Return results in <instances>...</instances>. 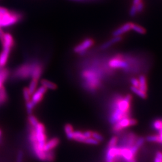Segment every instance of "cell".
Returning a JSON list of instances; mask_svg holds the SVG:
<instances>
[{"label": "cell", "instance_id": "obj_36", "mask_svg": "<svg viewBox=\"0 0 162 162\" xmlns=\"http://www.w3.org/2000/svg\"><path fill=\"white\" fill-rule=\"evenodd\" d=\"M137 14H138V12H137V9H136V6L132 4L129 10V15L131 17H134Z\"/></svg>", "mask_w": 162, "mask_h": 162}, {"label": "cell", "instance_id": "obj_26", "mask_svg": "<svg viewBox=\"0 0 162 162\" xmlns=\"http://www.w3.org/2000/svg\"><path fill=\"white\" fill-rule=\"evenodd\" d=\"M28 119L31 127H32L33 128H35L37 126V124L39 123V121H38L37 118L35 116H34L31 114L29 115Z\"/></svg>", "mask_w": 162, "mask_h": 162}, {"label": "cell", "instance_id": "obj_44", "mask_svg": "<svg viewBox=\"0 0 162 162\" xmlns=\"http://www.w3.org/2000/svg\"><path fill=\"white\" fill-rule=\"evenodd\" d=\"M159 136H160V139L162 141V130L160 131H159Z\"/></svg>", "mask_w": 162, "mask_h": 162}, {"label": "cell", "instance_id": "obj_28", "mask_svg": "<svg viewBox=\"0 0 162 162\" xmlns=\"http://www.w3.org/2000/svg\"><path fill=\"white\" fill-rule=\"evenodd\" d=\"M118 138L117 136H114L111 138V139L109 141L108 148L115 147L117 146L118 143Z\"/></svg>", "mask_w": 162, "mask_h": 162}, {"label": "cell", "instance_id": "obj_17", "mask_svg": "<svg viewBox=\"0 0 162 162\" xmlns=\"http://www.w3.org/2000/svg\"><path fill=\"white\" fill-rule=\"evenodd\" d=\"M64 132L66 133L67 138L69 140H72L74 132V129L73 126L70 124H67L64 125Z\"/></svg>", "mask_w": 162, "mask_h": 162}, {"label": "cell", "instance_id": "obj_11", "mask_svg": "<svg viewBox=\"0 0 162 162\" xmlns=\"http://www.w3.org/2000/svg\"><path fill=\"white\" fill-rule=\"evenodd\" d=\"M123 40V37L122 36H116V37H113L111 39H109V40L105 42L104 43H103L102 44L99 49L100 50H105L106 49L109 48L112 46L114 45V44H117L119 42H121Z\"/></svg>", "mask_w": 162, "mask_h": 162}, {"label": "cell", "instance_id": "obj_19", "mask_svg": "<svg viewBox=\"0 0 162 162\" xmlns=\"http://www.w3.org/2000/svg\"><path fill=\"white\" fill-rule=\"evenodd\" d=\"M145 140L151 143L162 144V141L159 134H151L147 136Z\"/></svg>", "mask_w": 162, "mask_h": 162}, {"label": "cell", "instance_id": "obj_23", "mask_svg": "<svg viewBox=\"0 0 162 162\" xmlns=\"http://www.w3.org/2000/svg\"><path fill=\"white\" fill-rule=\"evenodd\" d=\"M9 73V71L4 67H3L0 69V80L3 84L7 80Z\"/></svg>", "mask_w": 162, "mask_h": 162}, {"label": "cell", "instance_id": "obj_8", "mask_svg": "<svg viewBox=\"0 0 162 162\" xmlns=\"http://www.w3.org/2000/svg\"><path fill=\"white\" fill-rule=\"evenodd\" d=\"M34 129L38 145L43 150L44 145L46 142V135L45 133L44 125L42 123H39Z\"/></svg>", "mask_w": 162, "mask_h": 162}, {"label": "cell", "instance_id": "obj_32", "mask_svg": "<svg viewBox=\"0 0 162 162\" xmlns=\"http://www.w3.org/2000/svg\"><path fill=\"white\" fill-rule=\"evenodd\" d=\"M92 138H93L94 139H95L96 140H97L99 143L100 142H102L104 138H103V136L100 134L99 133L96 132H93L92 133Z\"/></svg>", "mask_w": 162, "mask_h": 162}, {"label": "cell", "instance_id": "obj_27", "mask_svg": "<svg viewBox=\"0 0 162 162\" xmlns=\"http://www.w3.org/2000/svg\"><path fill=\"white\" fill-rule=\"evenodd\" d=\"M7 100V93L6 89L3 87L0 89V105L3 103L6 102Z\"/></svg>", "mask_w": 162, "mask_h": 162}, {"label": "cell", "instance_id": "obj_37", "mask_svg": "<svg viewBox=\"0 0 162 162\" xmlns=\"http://www.w3.org/2000/svg\"><path fill=\"white\" fill-rule=\"evenodd\" d=\"M130 83L132 84V86L134 87H136V88H139V80L136 78H132L130 79Z\"/></svg>", "mask_w": 162, "mask_h": 162}, {"label": "cell", "instance_id": "obj_31", "mask_svg": "<svg viewBox=\"0 0 162 162\" xmlns=\"http://www.w3.org/2000/svg\"><path fill=\"white\" fill-rule=\"evenodd\" d=\"M35 105L34 104V103H33L31 101L26 102V108H27V111L29 115H31L33 112V111L34 109V108H35Z\"/></svg>", "mask_w": 162, "mask_h": 162}, {"label": "cell", "instance_id": "obj_14", "mask_svg": "<svg viewBox=\"0 0 162 162\" xmlns=\"http://www.w3.org/2000/svg\"><path fill=\"white\" fill-rule=\"evenodd\" d=\"M43 66L42 63L40 62H38L37 64L34 68V70L33 72V73L31 75L32 79L36 80V81H39V79L41 76V75L43 73Z\"/></svg>", "mask_w": 162, "mask_h": 162}, {"label": "cell", "instance_id": "obj_13", "mask_svg": "<svg viewBox=\"0 0 162 162\" xmlns=\"http://www.w3.org/2000/svg\"><path fill=\"white\" fill-rule=\"evenodd\" d=\"M59 139L58 138H53L50 140L46 141L43 148V151L45 152L52 151L59 145Z\"/></svg>", "mask_w": 162, "mask_h": 162}, {"label": "cell", "instance_id": "obj_24", "mask_svg": "<svg viewBox=\"0 0 162 162\" xmlns=\"http://www.w3.org/2000/svg\"><path fill=\"white\" fill-rule=\"evenodd\" d=\"M132 30H133L135 32H136L137 33L140 34H142V35L145 34L146 33V30L144 27H141V26L138 25V24L134 23H132Z\"/></svg>", "mask_w": 162, "mask_h": 162}, {"label": "cell", "instance_id": "obj_30", "mask_svg": "<svg viewBox=\"0 0 162 162\" xmlns=\"http://www.w3.org/2000/svg\"><path fill=\"white\" fill-rule=\"evenodd\" d=\"M55 159V154L52 151L46 152V160L45 162H52Z\"/></svg>", "mask_w": 162, "mask_h": 162}, {"label": "cell", "instance_id": "obj_35", "mask_svg": "<svg viewBox=\"0 0 162 162\" xmlns=\"http://www.w3.org/2000/svg\"><path fill=\"white\" fill-rule=\"evenodd\" d=\"M154 162H162V151H157L155 153Z\"/></svg>", "mask_w": 162, "mask_h": 162}, {"label": "cell", "instance_id": "obj_12", "mask_svg": "<svg viewBox=\"0 0 162 162\" xmlns=\"http://www.w3.org/2000/svg\"><path fill=\"white\" fill-rule=\"evenodd\" d=\"M3 48L12 49L15 45V41L13 36L9 33H4L3 40L1 42Z\"/></svg>", "mask_w": 162, "mask_h": 162}, {"label": "cell", "instance_id": "obj_9", "mask_svg": "<svg viewBox=\"0 0 162 162\" xmlns=\"http://www.w3.org/2000/svg\"><path fill=\"white\" fill-rule=\"evenodd\" d=\"M46 91L47 89L44 88V87H40L39 88L37 89L36 91L32 94L31 101L34 103L35 106H36L37 104L42 101Z\"/></svg>", "mask_w": 162, "mask_h": 162}, {"label": "cell", "instance_id": "obj_40", "mask_svg": "<svg viewBox=\"0 0 162 162\" xmlns=\"http://www.w3.org/2000/svg\"><path fill=\"white\" fill-rule=\"evenodd\" d=\"M92 133H93V132H91V131H90V130L85 131V132H83L84 136H85V138L86 139L92 137Z\"/></svg>", "mask_w": 162, "mask_h": 162}, {"label": "cell", "instance_id": "obj_15", "mask_svg": "<svg viewBox=\"0 0 162 162\" xmlns=\"http://www.w3.org/2000/svg\"><path fill=\"white\" fill-rule=\"evenodd\" d=\"M12 49L3 48V51L0 53V67L3 68L7 64L9 55Z\"/></svg>", "mask_w": 162, "mask_h": 162}, {"label": "cell", "instance_id": "obj_33", "mask_svg": "<svg viewBox=\"0 0 162 162\" xmlns=\"http://www.w3.org/2000/svg\"><path fill=\"white\" fill-rule=\"evenodd\" d=\"M84 143H85L87 144H89V145H97L99 144V142L97 140H96L95 139H94L92 137L87 138L84 141Z\"/></svg>", "mask_w": 162, "mask_h": 162}, {"label": "cell", "instance_id": "obj_21", "mask_svg": "<svg viewBox=\"0 0 162 162\" xmlns=\"http://www.w3.org/2000/svg\"><path fill=\"white\" fill-rule=\"evenodd\" d=\"M130 89H131V90H132L133 93H134L137 96H139L141 99H145L147 98V93H145V92L142 91L139 88H136V87H134L131 86Z\"/></svg>", "mask_w": 162, "mask_h": 162}, {"label": "cell", "instance_id": "obj_25", "mask_svg": "<svg viewBox=\"0 0 162 162\" xmlns=\"http://www.w3.org/2000/svg\"><path fill=\"white\" fill-rule=\"evenodd\" d=\"M38 81L34 80V79H31V81L30 82V85H29V87L28 88L29 89L30 93L31 94V95L36 91V90L37 89V85H38Z\"/></svg>", "mask_w": 162, "mask_h": 162}, {"label": "cell", "instance_id": "obj_46", "mask_svg": "<svg viewBox=\"0 0 162 162\" xmlns=\"http://www.w3.org/2000/svg\"><path fill=\"white\" fill-rule=\"evenodd\" d=\"M1 135H2V131H1V130L0 129V137L1 136Z\"/></svg>", "mask_w": 162, "mask_h": 162}, {"label": "cell", "instance_id": "obj_41", "mask_svg": "<svg viewBox=\"0 0 162 162\" xmlns=\"http://www.w3.org/2000/svg\"><path fill=\"white\" fill-rule=\"evenodd\" d=\"M8 11V8H3V7H0V14H4Z\"/></svg>", "mask_w": 162, "mask_h": 162}, {"label": "cell", "instance_id": "obj_29", "mask_svg": "<svg viewBox=\"0 0 162 162\" xmlns=\"http://www.w3.org/2000/svg\"><path fill=\"white\" fill-rule=\"evenodd\" d=\"M23 99L26 102L31 101L32 95L30 93L29 89L28 88H24L23 89Z\"/></svg>", "mask_w": 162, "mask_h": 162}, {"label": "cell", "instance_id": "obj_7", "mask_svg": "<svg viewBox=\"0 0 162 162\" xmlns=\"http://www.w3.org/2000/svg\"><path fill=\"white\" fill-rule=\"evenodd\" d=\"M138 138V137L134 133H127L121 137L120 140H118L119 143V147H132L136 144Z\"/></svg>", "mask_w": 162, "mask_h": 162}, {"label": "cell", "instance_id": "obj_38", "mask_svg": "<svg viewBox=\"0 0 162 162\" xmlns=\"http://www.w3.org/2000/svg\"><path fill=\"white\" fill-rule=\"evenodd\" d=\"M144 7H145L144 3L142 1H141L138 5H136V9H137L138 13H141L144 10Z\"/></svg>", "mask_w": 162, "mask_h": 162}, {"label": "cell", "instance_id": "obj_1", "mask_svg": "<svg viewBox=\"0 0 162 162\" xmlns=\"http://www.w3.org/2000/svg\"><path fill=\"white\" fill-rule=\"evenodd\" d=\"M102 73L93 67L84 70L81 73L83 87L88 91L95 92L102 86Z\"/></svg>", "mask_w": 162, "mask_h": 162}, {"label": "cell", "instance_id": "obj_10", "mask_svg": "<svg viewBox=\"0 0 162 162\" xmlns=\"http://www.w3.org/2000/svg\"><path fill=\"white\" fill-rule=\"evenodd\" d=\"M132 22H127L123 25L120 26L114 30L112 32V36L116 37V36H121L123 34H124L125 33L129 32L130 30H132Z\"/></svg>", "mask_w": 162, "mask_h": 162}, {"label": "cell", "instance_id": "obj_2", "mask_svg": "<svg viewBox=\"0 0 162 162\" xmlns=\"http://www.w3.org/2000/svg\"><path fill=\"white\" fill-rule=\"evenodd\" d=\"M23 19V15L21 12L8 10L4 14H0V28L15 25Z\"/></svg>", "mask_w": 162, "mask_h": 162}, {"label": "cell", "instance_id": "obj_20", "mask_svg": "<svg viewBox=\"0 0 162 162\" xmlns=\"http://www.w3.org/2000/svg\"><path fill=\"white\" fill-rule=\"evenodd\" d=\"M86 139L85 136H84L83 132L77 130V131H74L73 134V139L72 140H76L77 142H84Z\"/></svg>", "mask_w": 162, "mask_h": 162}, {"label": "cell", "instance_id": "obj_43", "mask_svg": "<svg viewBox=\"0 0 162 162\" xmlns=\"http://www.w3.org/2000/svg\"><path fill=\"white\" fill-rule=\"evenodd\" d=\"M142 1V0H133V5H138L139 3H140Z\"/></svg>", "mask_w": 162, "mask_h": 162}, {"label": "cell", "instance_id": "obj_45", "mask_svg": "<svg viewBox=\"0 0 162 162\" xmlns=\"http://www.w3.org/2000/svg\"><path fill=\"white\" fill-rule=\"evenodd\" d=\"M4 86H3V83L0 80V89H1V88H3Z\"/></svg>", "mask_w": 162, "mask_h": 162}, {"label": "cell", "instance_id": "obj_6", "mask_svg": "<svg viewBox=\"0 0 162 162\" xmlns=\"http://www.w3.org/2000/svg\"><path fill=\"white\" fill-rule=\"evenodd\" d=\"M95 43V41L92 38H86L84 39L79 44L76 45L73 48V51L79 55L83 56L88 53L89 49H90Z\"/></svg>", "mask_w": 162, "mask_h": 162}, {"label": "cell", "instance_id": "obj_42", "mask_svg": "<svg viewBox=\"0 0 162 162\" xmlns=\"http://www.w3.org/2000/svg\"><path fill=\"white\" fill-rule=\"evenodd\" d=\"M4 35V33L3 32V31L1 29V28H0V40H1V41L3 40V39Z\"/></svg>", "mask_w": 162, "mask_h": 162}, {"label": "cell", "instance_id": "obj_47", "mask_svg": "<svg viewBox=\"0 0 162 162\" xmlns=\"http://www.w3.org/2000/svg\"><path fill=\"white\" fill-rule=\"evenodd\" d=\"M1 67H0V69H1Z\"/></svg>", "mask_w": 162, "mask_h": 162}, {"label": "cell", "instance_id": "obj_39", "mask_svg": "<svg viewBox=\"0 0 162 162\" xmlns=\"http://www.w3.org/2000/svg\"><path fill=\"white\" fill-rule=\"evenodd\" d=\"M23 154L22 151H19L18 153V154L17 155V159H16V162H22L23 160Z\"/></svg>", "mask_w": 162, "mask_h": 162}, {"label": "cell", "instance_id": "obj_3", "mask_svg": "<svg viewBox=\"0 0 162 162\" xmlns=\"http://www.w3.org/2000/svg\"><path fill=\"white\" fill-rule=\"evenodd\" d=\"M38 62L37 60H35L23 64L15 70L13 76L15 78L20 79H27L31 77L34 68Z\"/></svg>", "mask_w": 162, "mask_h": 162}, {"label": "cell", "instance_id": "obj_16", "mask_svg": "<svg viewBox=\"0 0 162 162\" xmlns=\"http://www.w3.org/2000/svg\"><path fill=\"white\" fill-rule=\"evenodd\" d=\"M139 89L145 93H147L148 91V82L147 77L145 75H140L139 78Z\"/></svg>", "mask_w": 162, "mask_h": 162}, {"label": "cell", "instance_id": "obj_4", "mask_svg": "<svg viewBox=\"0 0 162 162\" xmlns=\"http://www.w3.org/2000/svg\"><path fill=\"white\" fill-rule=\"evenodd\" d=\"M108 66L112 69H123L125 72L130 71V65L124 58V55L122 54H116L109 60Z\"/></svg>", "mask_w": 162, "mask_h": 162}, {"label": "cell", "instance_id": "obj_5", "mask_svg": "<svg viewBox=\"0 0 162 162\" xmlns=\"http://www.w3.org/2000/svg\"><path fill=\"white\" fill-rule=\"evenodd\" d=\"M137 120L134 118L128 117L123 118L119 120L115 124H113L112 126V132L115 134H118L130 127H132L137 124Z\"/></svg>", "mask_w": 162, "mask_h": 162}, {"label": "cell", "instance_id": "obj_34", "mask_svg": "<svg viewBox=\"0 0 162 162\" xmlns=\"http://www.w3.org/2000/svg\"><path fill=\"white\" fill-rule=\"evenodd\" d=\"M145 142V138H142V137H139V138L138 137V139L136 142V144L134 145L136 146H137L139 148H140L144 145Z\"/></svg>", "mask_w": 162, "mask_h": 162}, {"label": "cell", "instance_id": "obj_22", "mask_svg": "<svg viewBox=\"0 0 162 162\" xmlns=\"http://www.w3.org/2000/svg\"><path fill=\"white\" fill-rule=\"evenodd\" d=\"M152 128L155 131H160L162 129V118L155 119L152 123Z\"/></svg>", "mask_w": 162, "mask_h": 162}, {"label": "cell", "instance_id": "obj_18", "mask_svg": "<svg viewBox=\"0 0 162 162\" xmlns=\"http://www.w3.org/2000/svg\"><path fill=\"white\" fill-rule=\"evenodd\" d=\"M40 83H41V85L44 87V88H46L47 89H49L54 90L57 89V85L55 84L48 80L42 79L40 82Z\"/></svg>", "mask_w": 162, "mask_h": 162}]
</instances>
